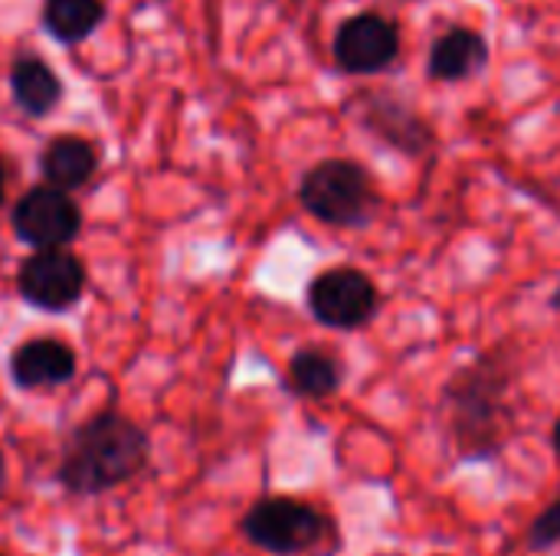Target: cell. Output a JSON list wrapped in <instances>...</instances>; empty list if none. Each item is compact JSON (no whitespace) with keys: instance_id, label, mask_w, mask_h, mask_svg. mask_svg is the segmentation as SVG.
Instances as JSON below:
<instances>
[{"instance_id":"1","label":"cell","mask_w":560,"mask_h":556,"mask_svg":"<svg viewBox=\"0 0 560 556\" xmlns=\"http://www.w3.org/2000/svg\"><path fill=\"white\" fill-rule=\"evenodd\" d=\"M515 383L518 360L509 344H495L450 374L443 403L459 462H492L502 456L515 423Z\"/></svg>"},{"instance_id":"2","label":"cell","mask_w":560,"mask_h":556,"mask_svg":"<svg viewBox=\"0 0 560 556\" xmlns=\"http://www.w3.org/2000/svg\"><path fill=\"white\" fill-rule=\"evenodd\" d=\"M151 459L148 433L121 413H95L66 442L56 482L79 498H95L128 485Z\"/></svg>"},{"instance_id":"3","label":"cell","mask_w":560,"mask_h":556,"mask_svg":"<svg viewBox=\"0 0 560 556\" xmlns=\"http://www.w3.org/2000/svg\"><path fill=\"white\" fill-rule=\"evenodd\" d=\"M299 206L335 229H368L381 213L374 174L354 157H325L299 180Z\"/></svg>"},{"instance_id":"4","label":"cell","mask_w":560,"mask_h":556,"mask_svg":"<svg viewBox=\"0 0 560 556\" xmlns=\"http://www.w3.org/2000/svg\"><path fill=\"white\" fill-rule=\"evenodd\" d=\"M240 534L272 556H302L308 551H338V528L328 511L292 495L259 498L240 521Z\"/></svg>"},{"instance_id":"5","label":"cell","mask_w":560,"mask_h":556,"mask_svg":"<svg viewBox=\"0 0 560 556\" xmlns=\"http://www.w3.org/2000/svg\"><path fill=\"white\" fill-rule=\"evenodd\" d=\"M348 111L371 138H377L381 144H387L390 151H397L404 157L420 161L436 147L433 121L400 92H390V88L358 92L354 102L348 105Z\"/></svg>"},{"instance_id":"6","label":"cell","mask_w":560,"mask_h":556,"mask_svg":"<svg viewBox=\"0 0 560 556\" xmlns=\"http://www.w3.org/2000/svg\"><path fill=\"white\" fill-rule=\"evenodd\" d=\"M308 315L331 331L368 328L381 311V292L374 279L358 265H335L318 272L305 288Z\"/></svg>"},{"instance_id":"7","label":"cell","mask_w":560,"mask_h":556,"mask_svg":"<svg viewBox=\"0 0 560 556\" xmlns=\"http://www.w3.org/2000/svg\"><path fill=\"white\" fill-rule=\"evenodd\" d=\"M400 52V26L381 10H358L345 16L331 39V59L345 75H381L397 66Z\"/></svg>"},{"instance_id":"8","label":"cell","mask_w":560,"mask_h":556,"mask_svg":"<svg viewBox=\"0 0 560 556\" xmlns=\"http://www.w3.org/2000/svg\"><path fill=\"white\" fill-rule=\"evenodd\" d=\"M89 272L72 249H36L20 262L16 292L39 311H69L85 292Z\"/></svg>"},{"instance_id":"9","label":"cell","mask_w":560,"mask_h":556,"mask_svg":"<svg viewBox=\"0 0 560 556\" xmlns=\"http://www.w3.org/2000/svg\"><path fill=\"white\" fill-rule=\"evenodd\" d=\"M13 233L20 242L36 249H69V242L82 233V210L79 203L49 184L30 187L13 213H10Z\"/></svg>"},{"instance_id":"10","label":"cell","mask_w":560,"mask_h":556,"mask_svg":"<svg viewBox=\"0 0 560 556\" xmlns=\"http://www.w3.org/2000/svg\"><path fill=\"white\" fill-rule=\"evenodd\" d=\"M489 59H492V46L486 33H479L476 26L456 23L433 39L430 56H427V79L443 82V85L469 82L489 69Z\"/></svg>"},{"instance_id":"11","label":"cell","mask_w":560,"mask_h":556,"mask_svg":"<svg viewBox=\"0 0 560 556\" xmlns=\"http://www.w3.org/2000/svg\"><path fill=\"white\" fill-rule=\"evenodd\" d=\"M75 377V354L56 338H30L10 354V380L20 390H49Z\"/></svg>"},{"instance_id":"12","label":"cell","mask_w":560,"mask_h":556,"mask_svg":"<svg viewBox=\"0 0 560 556\" xmlns=\"http://www.w3.org/2000/svg\"><path fill=\"white\" fill-rule=\"evenodd\" d=\"M10 92H13V102L23 115L46 118L62 102V79L56 75V69L43 56L23 52L10 66Z\"/></svg>"},{"instance_id":"13","label":"cell","mask_w":560,"mask_h":556,"mask_svg":"<svg viewBox=\"0 0 560 556\" xmlns=\"http://www.w3.org/2000/svg\"><path fill=\"white\" fill-rule=\"evenodd\" d=\"M98 167V154L95 147L79 138V134H59L52 138L43 151H39V174L43 184L56 187V190H79L92 180Z\"/></svg>"},{"instance_id":"14","label":"cell","mask_w":560,"mask_h":556,"mask_svg":"<svg viewBox=\"0 0 560 556\" xmlns=\"http://www.w3.org/2000/svg\"><path fill=\"white\" fill-rule=\"evenodd\" d=\"M345 360L328 351V347H302L289 357V367H285V380H289V390L302 400H328L335 397L341 387H345Z\"/></svg>"},{"instance_id":"15","label":"cell","mask_w":560,"mask_h":556,"mask_svg":"<svg viewBox=\"0 0 560 556\" xmlns=\"http://www.w3.org/2000/svg\"><path fill=\"white\" fill-rule=\"evenodd\" d=\"M105 20L102 0H43V29L59 43L89 39Z\"/></svg>"},{"instance_id":"16","label":"cell","mask_w":560,"mask_h":556,"mask_svg":"<svg viewBox=\"0 0 560 556\" xmlns=\"http://www.w3.org/2000/svg\"><path fill=\"white\" fill-rule=\"evenodd\" d=\"M528 551L535 554H548L560 547V498H555L532 524H528Z\"/></svg>"},{"instance_id":"17","label":"cell","mask_w":560,"mask_h":556,"mask_svg":"<svg viewBox=\"0 0 560 556\" xmlns=\"http://www.w3.org/2000/svg\"><path fill=\"white\" fill-rule=\"evenodd\" d=\"M551 449H555V456L560 459V416L555 419V429H551Z\"/></svg>"},{"instance_id":"18","label":"cell","mask_w":560,"mask_h":556,"mask_svg":"<svg viewBox=\"0 0 560 556\" xmlns=\"http://www.w3.org/2000/svg\"><path fill=\"white\" fill-rule=\"evenodd\" d=\"M3 193H7V167L0 161V203H3Z\"/></svg>"},{"instance_id":"19","label":"cell","mask_w":560,"mask_h":556,"mask_svg":"<svg viewBox=\"0 0 560 556\" xmlns=\"http://www.w3.org/2000/svg\"><path fill=\"white\" fill-rule=\"evenodd\" d=\"M3 478H7V465H3V449H0V488H3Z\"/></svg>"},{"instance_id":"20","label":"cell","mask_w":560,"mask_h":556,"mask_svg":"<svg viewBox=\"0 0 560 556\" xmlns=\"http://www.w3.org/2000/svg\"><path fill=\"white\" fill-rule=\"evenodd\" d=\"M404 3H417V0H404Z\"/></svg>"},{"instance_id":"21","label":"cell","mask_w":560,"mask_h":556,"mask_svg":"<svg viewBox=\"0 0 560 556\" xmlns=\"http://www.w3.org/2000/svg\"><path fill=\"white\" fill-rule=\"evenodd\" d=\"M0 556H3V554H0Z\"/></svg>"}]
</instances>
